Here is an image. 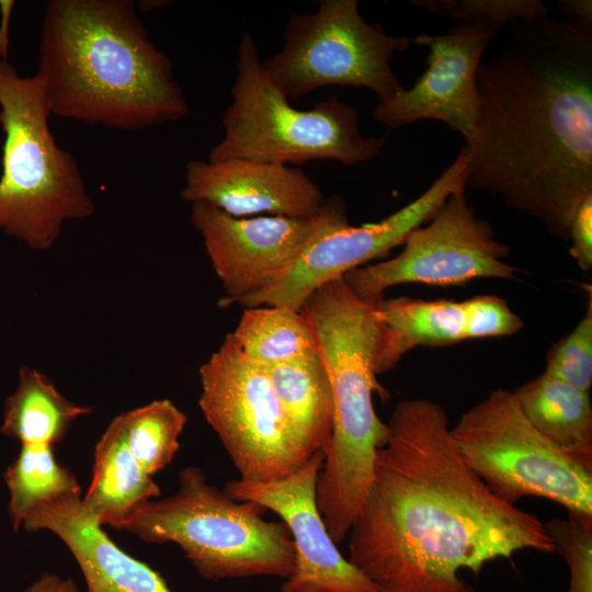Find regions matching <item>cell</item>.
<instances>
[{"label":"cell","instance_id":"1","mask_svg":"<svg viewBox=\"0 0 592 592\" xmlns=\"http://www.w3.org/2000/svg\"><path fill=\"white\" fill-rule=\"evenodd\" d=\"M374 480L349 531V561L379 592H477L459 571L534 549L544 523L494 496L459 453L442 405L399 401Z\"/></svg>","mask_w":592,"mask_h":592},{"label":"cell","instance_id":"2","mask_svg":"<svg viewBox=\"0 0 592 592\" xmlns=\"http://www.w3.org/2000/svg\"><path fill=\"white\" fill-rule=\"evenodd\" d=\"M509 26L498 55L477 71L467 186L568 241L592 194V31L549 16Z\"/></svg>","mask_w":592,"mask_h":592},{"label":"cell","instance_id":"3","mask_svg":"<svg viewBox=\"0 0 592 592\" xmlns=\"http://www.w3.org/2000/svg\"><path fill=\"white\" fill-rule=\"evenodd\" d=\"M36 75L50 114L64 119L136 132L189 111L171 59L132 0H50Z\"/></svg>","mask_w":592,"mask_h":592},{"label":"cell","instance_id":"4","mask_svg":"<svg viewBox=\"0 0 592 592\" xmlns=\"http://www.w3.org/2000/svg\"><path fill=\"white\" fill-rule=\"evenodd\" d=\"M377 299L357 297L341 277L312 292L300 308L333 395V431L317 478L316 501L337 544L346 537L366 501L376 452L387 439V424L373 406L374 391L387 395L373 371Z\"/></svg>","mask_w":592,"mask_h":592},{"label":"cell","instance_id":"5","mask_svg":"<svg viewBox=\"0 0 592 592\" xmlns=\"http://www.w3.org/2000/svg\"><path fill=\"white\" fill-rule=\"evenodd\" d=\"M39 77L0 59V230L46 251L64 225L93 215L95 204L73 155L55 140Z\"/></svg>","mask_w":592,"mask_h":592},{"label":"cell","instance_id":"6","mask_svg":"<svg viewBox=\"0 0 592 592\" xmlns=\"http://www.w3.org/2000/svg\"><path fill=\"white\" fill-rule=\"evenodd\" d=\"M266 511L234 499L189 466L180 470L173 496L145 503L122 530L146 543L177 544L207 580L286 579L295 560L293 538L283 521L263 517Z\"/></svg>","mask_w":592,"mask_h":592},{"label":"cell","instance_id":"7","mask_svg":"<svg viewBox=\"0 0 592 592\" xmlns=\"http://www.w3.org/2000/svg\"><path fill=\"white\" fill-rule=\"evenodd\" d=\"M254 37L244 32L238 47L231 102L221 123L224 136L208 160L246 159L280 164L334 160L345 166L376 159L386 137L360 132L358 110L328 96L299 110L263 68Z\"/></svg>","mask_w":592,"mask_h":592},{"label":"cell","instance_id":"8","mask_svg":"<svg viewBox=\"0 0 592 592\" xmlns=\"http://www.w3.org/2000/svg\"><path fill=\"white\" fill-rule=\"evenodd\" d=\"M451 431L468 466L502 501L515 505L524 497H538L592 517V464L540 434L512 391H490Z\"/></svg>","mask_w":592,"mask_h":592},{"label":"cell","instance_id":"9","mask_svg":"<svg viewBox=\"0 0 592 592\" xmlns=\"http://www.w3.org/2000/svg\"><path fill=\"white\" fill-rule=\"evenodd\" d=\"M278 53L262 61L273 83L289 100L327 86L372 91L378 103L403 91L390 60L412 45L367 23L356 0H323L317 11L293 13Z\"/></svg>","mask_w":592,"mask_h":592},{"label":"cell","instance_id":"10","mask_svg":"<svg viewBox=\"0 0 592 592\" xmlns=\"http://www.w3.org/2000/svg\"><path fill=\"white\" fill-rule=\"evenodd\" d=\"M198 406L240 480L284 479L312 455L291 426L265 369L249 361L228 334L200 367Z\"/></svg>","mask_w":592,"mask_h":592},{"label":"cell","instance_id":"11","mask_svg":"<svg viewBox=\"0 0 592 592\" xmlns=\"http://www.w3.org/2000/svg\"><path fill=\"white\" fill-rule=\"evenodd\" d=\"M402 246L390 260L348 272V287L362 299H375L406 283L446 287L475 278L512 280L519 272L504 261L510 248L494 237L489 221L475 215L465 191L451 194Z\"/></svg>","mask_w":592,"mask_h":592},{"label":"cell","instance_id":"12","mask_svg":"<svg viewBox=\"0 0 592 592\" xmlns=\"http://www.w3.org/2000/svg\"><path fill=\"white\" fill-rule=\"evenodd\" d=\"M191 220L226 293L220 304L227 306L270 287L310 243L348 223V217L343 200L332 197L310 218H239L197 202L191 204Z\"/></svg>","mask_w":592,"mask_h":592},{"label":"cell","instance_id":"13","mask_svg":"<svg viewBox=\"0 0 592 592\" xmlns=\"http://www.w3.org/2000/svg\"><path fill=\"white\" fill-rule=\"evenodd\" d=\"M468 159L465 146L420 196L382 220L360 226L348 221L328 231L310 243L274 284L240 305L285 306L300 310L312 292L401 246L413 229L433 217L451 194L464 192Z\"/></svg>","mask_w":592,"mask_h":592},{"label":"cell","instance_id":"14","mask_svg":"<svg viewBox=\"0 0 592 592\" xmlns=\"http://www.w3.org/2000/svg\"><path fill=\"white\" fill-rule=\"evenodd\" d=\"M498 30L491 24L459 22L443 34L412 37V44L429 49L426 68L410 89L378 103L373 119L389 128L440 121L467 145L477 119V71Z\"/></svg>","mask_w":592,"mask_h":592},{"label":"cell","instance_id":"15","mask_svg":"<svg viewBox=\"0 0 592 592\" xmlns=\"http://www.w3.org/2000/svg\"><path fill=\"white\" fill-rule=\"evenodd\" d=\"M325 459L314 453L288 477L266 483L230 480L225 491L238 501H253L276 513L289 528L295 560L280 592H379L337 547L316 501Z\"/></svg>","mask_w":592,"mask_h":592},{"label":"cell","instance_id":"16","mask_svg":"<svg viewBox=\"0 0 592 592\" xmlns=\"http://www.w3.org/2000/svg\"><path fill=\"white\" fill-rule=\"evenodd\" d=\"M181 197L239 218H310L326 202L320 187L301 169L246 159L190 161Z\"/></svg>","mask_w":592,"mask_h":592},{"label":"cell","instance_id":"17","mask_svg":"<svg viewBox=\"0 0 592 592\" xmlns=\"http://www.w3.org/2000/svg\"><path fill=\"white\" fill-rule=\"evenodd\" d=\"M22 527L56 534L77 560L87 592H173L158 571L122 550L107 536L79 493L37 506Z\"/></svg>","mask_w":592,"mask_h":592},{"label":"cell","instance_id":"18","mask_svg":"<svg viewBox=\"0 0 592 592\" xmlns=\"http://www.w3.org/2000/svg\"><path fill=\"white\" fill-rule=\"evenodd\" d=\"M373 371L377 377L392 369L418 346H448L465 340L464 303L410 297L377 299Z\"/></svg>","mask_w":592,"mask_h":592},{"label":"cell","instance_id":"19","mask_svg":"<svg viewBox=\"0 0 592 592\" xmlns=\"http://www.w3.org/2000/svg\"><path fill=\"white\" fill-rule=\"evenodd\" d=\"M159 486L136 462L124 440L119 417H115L95 445L92 479L82 500L102 525L122 530L152 498Z\"/></svg>","mask_w":592,"mask_h":592},{"label":"cell","instance_id":"20","mask_svg":"<svg viewBox=\"0 0 592 592\" xmlns=\"http://www.w3.org/2000/svg\"><path fill=\"white\" fill-rule=\"evenodd\" d=\"M263 368L291 426L306 449L310 454H325L333 431L334 403L319 351Z\"/></svg>","mask_w":592,"mask_h":592},{"label":"cell","instance_id":"21","mask_svg":"<svg viewBox=\"0 0 592 592\" xmlns=\"http://www.w3.org/2000/svg\"><path fill=\"white\" fill-rule=\"evenodd\" d=\"M512 392L526 420L540 434L567 453L592 464L590 392L545 373Z\"/></svg>","mask_w":592,"mask_h":592},{"label":"cell","instance_id":"22","mask_svg":"<svg viewBox=\"0 0 592 592\" xmlns=\"http://www.w3.org/2000/svg\"><path fill=\"white\" fill-rule=\"evenodd\" d=\"M91 408L68 400L53 380L39 371L22 366L19 384L7 398L0 432L21 445L55 446L72 423Z\"/></svg>","mask_w":592,"mask_h":592},{"label":"cell","instance_id":"23","mask_svg":"<svg viewBox=\"0 0 592 592\" xmlns=\"http://www.w3.org/2000/svg\"><path fill=\"white\" fill-rule=\"evenodd\" d=\"M229 334L249 361L263 367L318 352L307 318L285 306L247 307Z\"/></svg>","mask_w":592,"mask_h":592},{"label":"cell","instance_id":"24","mask_svg":"<svg viewBox=\"0 0 592 592\" xmlns=\"http://www.w3.org/2000/svg\"><path fill=\"white\" fill-rule=\"evenodd\" d=\"M4 479L10 492L9 513L13 528L37 506L66 494L81 493L76 476L62 467L49 445H21Z\"/></svg>","mask_w":592,"mask_h":592},{"label":"cell","instance_id":"25","mask_svg":"<svg viewBox=\"0 0 592 592\" xmlns=\"http://www.w3.org/2000/svg\"><path fill=\"white\" fill-rule=\"evenodd\" d=\"M118 417L128 451L149 476L173 460L186 415L172 401L153 400Z\"/></svg>","mask_w":592,"mask_h":592},{"label":"cell","instance_id":"26","mask_svg":"<svg viewBox=\"0 0 592 592\" xmlns=\"http://www.w3.org/2000/svg\"><path fill=\"white\" fill-rule=\"evenodd\" d=\"M544 373L590 392L592 386V291L583 317L548 351Z\"/></svg>","mask_w":592,"mask_h":592},{"label":"cell","instance_id":"27","mask_svg":"<svg viewBox=\"0 0 592 592\" xmlns=\"http://www.w3.org/2000/svg\"><path fill=\"white\" fill-rule=\"evenodd\" d=\"M413 5L459 22L509 25L517 20L548 16L540 0H412Z\"/></svg>","mask_w":592,"mask_h":592},{"label":"cell","instance_id":"28","mask_svg":"<svg viewBox=\"0 0 592 592\" xmlns=\"http://www.w3.org/2000/svg\"><path fill=\"white\" fill-rule=\"evenodd\" d=\"M569 569L567 592H592V517L568 512L544 523Z\"/></svg>","mask_w":592,"mask_h":592},{"label":"cell","instance_id":"29","mask_svg":"<svg viewBox=\"0 0 592 592\" xmlns=\"http://www.w3.org/2000/svg\"><path fill=\"white\" fill-rule=\"evenodd\" d=\"M463 303L465 340L511 335L523 328V320L499 296L478 295Z\"/></svg>","mask_w":592,"mask_h":592},{"label":"cell","instance_id":"30","mask_svg":"<svg viewBox=\"0 0 592 592\" xmlns=\"http://www.w3.org/2000/svg\"><path fill=\"white\" fill-rule=\"evenodd\" d=\"M569 253L582 271L592 269V194L577 209L569 229Z\"/></svg>","mask_w":592,"mask_h":592},{"label":"cell","instance_id":"31","mask_svg":"<svg viewBox=\"0 0 592 592\" xmlns=\"http://www.w3.org/2000/svg\"><path fill=\"white\" fill-rule=\"evenodd\" d=\"M557 7L566 22L587 31H592L591 0H558Z\"/></svg>","mask_w":592,"mask_h":592},{"label":"cell","instance_id":"32","mask_svg":"<svg viewBox=\"0 0 592 592\" xmlns=\"http://www.w3.org/2000/svg\"><path fill=\"white\" fill-rule=\"evenodd\" d=\"M23 592H81L71 579H62L57 574L43 573Z\"/></svg>","mask_w":592,"mask_h":592},{"label":"cell","instance_id":"33","mask_svg":"<svg viewBox=\"0 0 592 592\" xmlns=\"http://www.w3.org/2000/svg\"><path fill=\"white\" fill-rule=\"evenodd\" d=\"M1 9H2V25L0 31V59H5L7 56V30H8V22H9V13L11 12V8L13 7L12 1H1Z\"/></svg>","mask_w":592,"mask_h":592}]
</instances>
